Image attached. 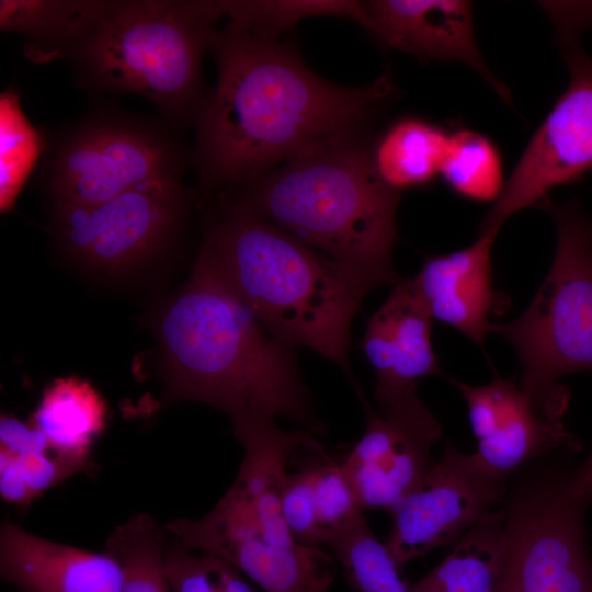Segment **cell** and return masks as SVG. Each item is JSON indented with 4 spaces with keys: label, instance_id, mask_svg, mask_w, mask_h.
Returning a JSON list of instances; mask_svg holds the SVG:
<instances>
[{
    "label": "cell",
    "instance_id": "cell-1",
    "mask_svg": "<svg viewBox=\"0 0 592 592\" xmlns=\"http://www.w3.org/2000/svg\"><path fill=\"white\" fill-rule=\"evenodd\" d=\"M218 81L197 115L205 181L239 183L277 162L350 139L394 93L386 76L358 88L330 83L277 37L229 21L215 32Z\"/></svg>",
    "mask_w": 592,
    "mask_h": 592
},
{
    "label": "cell",
    "instance_id": "cell-2",
    "mask_svg": "<svg viewBox=\"0 0 592 592\" xmlns=\"http://www.w3.org/2000/svg\"><path fill=\"white\" fill-rule=\"evenodd\" d=\"M167 395L226 412L287 418L321 434L295 348L276 338L200 253L157 319Z\"/></svg>",
    "mask_w": 592,
    "mask_h": 592
},
{
    "label": "cell",
    "instance_id": "cell-3",
    "mask_svg": "<svg viewBox=\"0 0 592 592\" xmlns=\"http://www.w3.org/2000/svg\"><path fill=\"white\" fill-rule=\"evenodd\" d=\"M280 340L334 362L357 396L350 328L374 284L242 204L206 235L200 252Z\"/></svg>",
    "mask_w": 592,
    "mask_h": 592
},
{
    "label": "cell",
    "instance_id": "cell-4",
    "mask_svg": "<svg viewBox=\"0 0 592 592\" xmlns=\"http://www.w3.org/2000/svg\"><path fill=\"white\" fill-rule=\"evenodd\" d=\"M231 431L244 455L237 477L203 517L164 525L179 543L223 558L262 592H330L337 560L292 534L282 510V490L292 455L323 449L314 431H286L271 417L235 419Z\"/></svg>",
    "mask_w": 592,
    "mask_h": 592
},
{
    "label": "cell",
    "instance_id": "cell-5",
    "mask_svg": "<svg viewBox=\"0 0 592 592\" xmlns=\"http://www.w3.org/2000/svg\"><path fill=\"white\" fill-rule=\"evenodd\" d=\"M399 197L377 173L371 151L345 139L264 175L244 205L377 287L399 281L391 258Z\"/></svg>",
    "mask_w": 592,
    "mask_h": 592
},
{
    "label": "cell",
    "instance_id": "cell-6",
    "mask_svg": "<svg viewBox=\"0 0 592 592\" xmlns=\"http://www.w3.org/2000/svg\"><path fill=\"white\" fill-rule=\"evenodd\" d=\"M221 16L218 1H112L68 57L86 84L139 94L184 121L196 112L201 59Z\"/></svg>",
    "mask_w": 592,
    "mask_h": 592
},
{
    "label": "cell",
    "instance_id": "cell-7",
    "mask_svg": "<svg viewBox=\"0 0 592 592\" xmlns=\"http://www.w3.org/2000/svg\"><path fill=\"white\" fill-rule=\"evenodd\" d=\"M557 230L548 274L526 310L489 332L505 339L522 366L520 388L535 409L561 420L569 394L559 378L592 372V217L579 200L557 205L546 200Z\"/></svg>",
    "mask_w": 592,
    "mask_h": 592
},
{
    "label": "cell",
    "instance_id": "cell-8",
    "mask_svg": "<svg viewBox=\"0 0 592 592\" xmlns=\"http://www.w3.org/2000/svg\"><path fill=\"white\" fill-rule=\"evenodd\" d=\"M547 457L508 481L501 506L508 578L522 592H592L584 526L592 500L573 493L570 470L551 466Z\"/></svg>",
    "mask_w": 592,
    "mask_h": 592
},
{
    "label": "cell",
    "instance_id": "cell-9",
    "mask_svg": "<svg viewBox=\"0 0 592 592\" xmlns=\"http://www.w3.org/2000/svg\"><path fill=\"white\" fill-rule=\"evenodd\" d=\"M184 214L181 175L143 183L93 205L55 202L54 230L60 247L93 271L119 273L160 251Z\"/></svg>",
    "mask_w": 592,
    "mask_h": 592
},
{
    "label": "cell",
    "instance_id": "cell-10",
    "mask_svg": "<svg viewBox=\"0 0 592 592\" xmlns=\"http://www.w3.org/2000/svg\"><path fill=\"white\" fill-rule=\"evenodd\" d=\"M181 172L180 148L160 128L96 119L60 141L52 160L49 190L55 202L93 205Z\"/></svg>",
    "mask_w": 592,
    "mask_h": 592
},
{
    "label": "cell",
    "instance_id": "cell-11",
    "mask_svg": "<svg viewBox=\"0 0 592 592\" xmlns=\"http://www.w3.org/2000/svg\"><path fill=\"white\" fill-rule=\"evenodd\" d=\"M560 43L569 70L568 87L486 214L481 231H499L513 214L546 201L550 190L592 173V58L579 41Z\"/></svg>",
    "mask_w": 592,
    "mask_h": 592
},
{
    "label": "cell",
    "instance_id": "cell-12",
    "mask_svg": "<svg viewBox=\"0 0 592 592\" xmlns=\"http://www.w3.org/2000/svg\"><path fill=\"white\" fill-rule=\"evenodd\" d=\"M508 481L490 475L473 454L448 443L423 479L390 512L385 544L397 566L401 569L435 548L455 544L503 502Z\"/></svg>",
    "mask_w": 592,
    "mask_h": 592
},
{
    "label": "cell",
    "instance_id": "cell-13",
    "mask_svg": "<svg viewBox=\"0 0 592 592\" xmlns=\"http://www.w3.org/2000/svg\"><path fill=\"white\" fill-rule=\"evenodd\" d=\"M361 402L365 430L340 466L363 511L390 513L434 465L442 426L417 387L377 411Z\"/></svg>",
    "mask_w": 592,
    "mask_h": 592
},
{
    "label": "cell",
    "instance_id": "cell-14",
    "mask_svg": "<svg viewBox=\"0 0 592 592\" xmlns=\"http://www.w3.org/2000/svg\"><path fill=\"white\" fill-rule=\"evenodd\" d=\"M466 401L478 447L473 453L490 475L508 481L526 465L578 443L561 420L539 413L530 397L510 379L494 377L483 385L449 378Z\"/></svg>",
    "mask_w": 592,
    "mask_h": 592
},
{
    "label": "cell",
    "instance_id": "cell-15",
    "mask_svg": "<svg viewBox=\"0 0 592 592\" xmlns=\"http://www.w3.org/2000/svg\"><path fill=\"white\" fill-rule=\"evenodd\" d=\"M432 321L410 280L394 284L368 318L361 349L374 371L378 408L415 388L420 378L442 374L432 344Z\"/></svg>",
    "mask_w": 592,
    "mask_h": 592
},
{
    "label": "cell",
    "instance_id": "cell-16",
    "mask_svg": "<svg viewBox=\"0 0 592 592\" xmlns=\"http://www.w3.org/2000/svg\"><path fill=\"white\" fill-rule=\"evenodd\" d=\"M372 33L402 52L469 66L511 104L508 88L486 64L474 34L471 3L459 0H376L364 2Z\"/></svg>",
    "mask_w": 592,
    "mask_h": 592
},
{
    "label": "cell",
    "instance_id": "cell-17",
    "mask_svg": "<svg viewBox=\"0 0 592 592\" xmlns=\"http://www.w3.org/2000/svg\"><path fill=\"white\" fill-rule=\"evenodd\" d=\"M498 231H480L470 246L444 255L429 257L410 280L423 306L439 320L479 346L489 333L494 305L491 248Z\"/></svg>",
    "mask_w": 592,
    "mask_h": 592
},
{
    "label": "cell",
    "instance_id": "cell-18",
    "mask_svg": "<svg viewBox=\"0 0 592 592\" xmlns=\"http://www.w3.org/2000/svg\"><path fill=\"white\" fill-rule=\"evenodd\" d=\"M1 579L22 592H121L122 576L107 553H95L36 536L3 522Z\"/></svg>",
    "mask_w": 592,
    "mask_h": 592
},
{
    "label": "cell",
    "instance_id": "cell-19",
    "mask_svg": "<svg viewBox=\"0 0 592 592\" xmlns=\"http://www.w3.org/2000/svg\"><path fill=\"white\" fill-rule=\"evenodd\" d=\"M508 576L502 509L466 532L430 572L410 584L411 592H500Z\"/></svg>",
    "mask_w": 592,
    "mask_h": 592
},
{
    "label": "cell",
    "instance_id": "cell-20",
    "mask_svg": "<svg viewBox=\"0 0 592 592\" xmlns=\"http://www.w3.org/2000/svg\"><path fill=\"white\" fill-rule=\"evenodd\" d=\"M112 1L2 0L0 26L25 36L26 56L36 62L68 57Z\"/></svg>",
    "mask_w": 592,
    "mask_h": 592
},
{
    "label": "cell",
    "instance_id": "cell-21",
    "mask_svg": "<svg viewBox=\"0 0 592 592\" xmlns=\"http://www.w3.org/2000/svg\"><path fill=\"white\" fill-rule=\"evenodd\" d=\"M105 415L106 406L92 385L67 377L46 388L32 421L57 454L82 466Z\"/></svg>",
    "mask_w": 592,
    "mask_h": 592
},
{
    "label": "cell",
    "instance_id": "cell-22",
    "mask_svg": "<svg viewBox=\"0 0 592 592\" xmlns=\"http://www.w3.org/2000/svg\"><path fill=\"white\" fill-rule=\"evenodd\" d=\"M449 135L419 118H403L390 126L371 151L383 181L400 192L429 183L445 159Z\"/></svg>",
    "mask_w": 592,
    "mask_h": 592
},
{
    "label": "cell",
    "instance_id": "cell-23",
    "mask_svg": "<svg viewBox=\"0 0 592 592\" xmlns=\"http://www.w3.org/2000/svg\"><path fill=\"white\" fill-rule=\"evenodd\" d=\"M164 531L152 516L140 513L111 533L104 551L119 567L121 592H171L166 576Z\"/></svg>",
    "mask_w": 592,
    "mask_h": 592
},
{
    "label": "cell",
    "instance_id": "cell-24",
    "mask_svg": "<svg viewBox=\"0 0 592 592\" xmlns=\"http://www.w3.org/2000/svg\"><path fill=\"white\" fill-rule=\"evenodd\" d=\"M441 174L458 195L477 202H496L503 189L501 159L496 146L468 129L449 135Z\"/></svg>",
    "mask_w": 592,
    "mask_h": 592
},
{
    "label": "cell",
    "instance_id": "cell-25",
    "mask_svg": "<svg viewBox=\"0 0 592 592\" xmlns=\"http://www.w3.org/2000/svg\"><path fill=\"white\" fill-rule=\"evenodd\" d=\"M223 16L255 33L277 34L299 20L311 16L345 18L372 32L373 23L364 2L329 0L218 1Z\"/></svg>",
    "mask_w": 592,
    "mask_h": 592
},
{
    "label": "cell",
    "instance_id": "cell-26",
    "mask_svg": "<svg viewBox=\"0 0 592 592\" xmlns=\"http://www.w3.org/2000/svg\"><path fill=\"white\" fill-rule=\"evenodd\" d=\"M329 547L356 592H411L386 544L366 520Z\"/></svg>",
    "mask_w": 592,
    "mask_h": 592
},
{
    "label": "cell",
    "instance_id": "cell-27",
    "mask_svg": "<svg viewBox=\"0 0 592 592\" xmlns=\"http://www.w3.org/2000/svg\"><path fill=\"white\" fill-rule=\"evenodd\" d=\"M318 546H330L366 519L341 469L329 455L310 465Z\"/></svg>",
    "mask_w": 592,
    "mask_h": 592
},
{
    "label": "cell",
    "instance_id": "cell-28",
    "mask_svg": "<svg viewBox=\"0 0 592 592\" xmlns=\"http://www.w3.org/2000/svg\"><path fill=\"white\" fill-rule=\"evenodd\" d=\"M0 103V206L7 212L35 164L42 141L13 93H3Z\"/></svg>",
    "mask_w": 592,
    "mask_h": 592
},
{
    "label": "cell",
    "instance_id": "cell-29",
    "mask_svg": "<svg viewBox=\"0 0 592 592\" xmlns=\"http://www.w3.org/2000/svg\"><path fill=\"white\" fill-rule=\"evenodd\" d=\"M192 550L181 543L167 547L166 576L171 592H220L217 557Z\"/></svg>",
    "mask_w": 592,
    "mask_h": 592
},
{
    "label": "cell",
    "instance_id": "cell-30",
    "mask_svg": "<svg viewBox=\"0 0 592 592\" xmlns=\"http://www.w3.org/2000/svg\"><path fill=\"white\" fill-rule=\"evenodd\" d=\"M48 451L53 449L33 451L15 456L33 497L82 467L59 454L49 455Z\"/></svg>",
    "mask_w": 592,
    "mask_h": 592
},
{
    "label": "cell",
    "instance_id": "cell-31",
    "mask_svg": "<svg viewBox=\"0 0 592 592\" xmlns=\"http://www.w3.org/2000/svg\"><path fill=\"white\" fill-rule=\"evenodd\" d=\"M0 491L4 500L13 503L23 504L33 498L23 477L18 458L2 452Z\"/></svg>",
    "mask_w": 592,
    "mask_h": 592
},
{
    "label": "cell",
    "instance_id": "cell-32",
    "mask_svg": "<svg viewBox=\"0 0 592 592\" xmlns=\"http://www.w3.org/2000/svg\"><path fill=\"white\" fill-rule=\"evenodd\" d=\"M217 569L220 592H258L238 569L220 557H217Z\"/></svg>",
    "mask_w": 592,
    "mask_h": 592
},
{
    "label": "cell",
    "instance_id": "cell-33",
    "mask_svg": "<svg viewBox=\"0 0 592 592\" xmlns=\"http://www.w3.org/2000/svg\"><path fill=\"white\" fill-rule=\"evenodd\" d=\"M568 485L573 493L592 500V451L581 465L569 471Z\"/></svg>",
    "mask_w": 592,
    "mask_h": 592
},
{
    "label": "cell",
    "instance_id": "cell-34",
    "mask_svg": "<svg viewBox=\"0 0 592 592\" xmlns=\"http://www.w3.org/2000/svg\"><path fill=\"white\" fill-rule=\"evenodd\" d=\"M500 592H522L506 576V580Z\"/></svg>",
    "mask_w": 592,
    "mask_h": 592
}]
</instances>
